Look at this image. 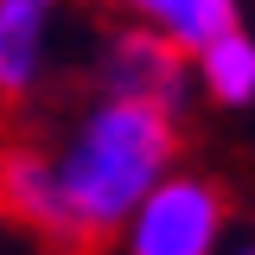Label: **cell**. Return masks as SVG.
Segmentation results:
<instances>
[{
    "mask_svg": "<svg viewBox=\"0 0 255 255\" xmlns=\"http://www.w3.org/2000/svg\"><path fill=\"white\" fill-rule=\"evenodd\" d=\"M58 0H0V102H19L45 70Z\"/></svg>",
    "mask_w": 255,
    "mask_h": 255,
    "instance_id": "4",
    "label": "cell"
},
{
    "mask_svg": "<svg viewBox=\"0 0 255 255\" xmlns=\"http://www.w3.org/2000/svg\"><path fill=\"white\" fill-rule=\"evenodd\" d=\"M191 77H198V90L217 109H249L255 102V38H249V26H230L211 45H198L191 51Z\"/></svg>",
    "mask_w": 255,
    "mask_h": 255,
    "instance_id": "7",
    "label": "cell"
},
{
    "mask_svg": "<svg viewBox=\"0 0 255 255\" xmlns=\"http://www.w3.org/2000/svg\"><path fill=\"white\" fill-rule=\"evenodd\" d=\"M0 211H6L13 223H26V230H38V236L64 243L45 153H32V147H6V153H0Z\"/></svg>",
    "mask_w": 255,
    "mask_h": 255,
    "instance_id": "6",
    "label": "cell"
},
{
    "mask_svg": "<svg viewBox=\"0 0 255 255\" xmlns=\"http://www.w3.org/2000/svg\"><path fill=\"white\" fill-rule=\"evenodd\" d=\"M223 223H230V198L217 179L166 166L134 198L115 236H122V255H217Z\"/></svg>",
    "mask_w": 255,
    "mask_h": 255,
    "instance_id": "2",
    "label": "cell"
},
{
    "mask_svg": "<svg viewBox=\"0 0 255 255\" xmlns=\"http://www.w3.org/2000/svg\"><path fill=\"white\" fill-rule=\"evenodd\" d=\"M122 6L147 32H159L172 51H185V58L198 45H211L217 32L243 26V6H236V0H122Z\"/></svg>",
    "mask_w": 255,
    "mask_h": 255,
    "instance_id": "5",
    "label": "cell"
},
{
    "mask_svg": "<svg viewBox=\"0 0 255 255\" xmlns=\"http://www.w3.org/2000/svg\"><path fill=\"white\" fill-rule=\"evenodd\" d=\"M172 159H179V115L172 109L102 90V102L77 122V134L58 153H45L64 243L115 236L122 217L134 211V198L153 185Z\"/></svg>",
    "mask_w": 255,
    "mask_h": 255,
    "instance_id": "1",
    "label": "cell"
},
{
    "mask_svg": "<svg viewBox=\"0 0 255 255\" xmlns=\"http://www.w3.org/2000/svg\"><path fill=\"white\" fill-rule=\"evenodd\" d=\"M185 51H172L159 32L128 26L122 38H109L102 51V90L109 96H140V102H159L179 115V96H185Z\"/></svg>",
    "mask_w": 255,
    "mask_h": 255,
    "instance_id": "3",
    "label": "cell"
},
{
    "mask_svg": "<svg viewBox=\"0 0 255 255\" xmlns=\"http://www.w3.org/2000/svg\"><path fill=\"white\" fill-rule=\"evenodd\" d=\"M236 255H249V249H236Z\"/></svg>",
    "mask_w": 255,
    "mask_h": 255,
    "instance_id": "8",
    "label": "cell"
}]
</instances>
